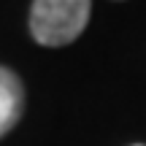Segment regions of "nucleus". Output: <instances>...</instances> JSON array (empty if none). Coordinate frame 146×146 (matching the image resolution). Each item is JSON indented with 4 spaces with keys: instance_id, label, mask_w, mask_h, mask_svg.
<instances>
[{
    "instance_id": "2",
    "label": "nucleus",
    "mask_w": 146,
    "mask_h": 146,
    "mask_svg": "<svg viewBox=\"0 0 146 146\" xmlns=\"http://www.w3.org/2000/svg\"><path fill=\"white\" fill-rule=\"evenodd\" d=\"M25 114V84L11 68L0 65V138L19 125Z\"/></svg>"
},
{
    "instance_id": "1",
    "label": "nucleus",
    "mask_w": 146,
    "mask_h": 146,
    "mask_svg": "<svg viewBox=\"0 0 146 146\" xmlns=\"http://www.w3.org/2000/svg\"><path fill=\"white\" fill-rule=\"evenodd\" d=\"M92 0H33L30 33L41 46H68L89 25Z\"/></svg>"
},
{
    "instance_id": "3",
    "label": "nucleus",
    "mask_w": 146,
    "mask_h": 146,
    "mask_svg": "<svg viewBox=\"0 0 146 146\" xmlns=\"http://www.w3.org/2000/svg\"><path fill=\"white\" fill-rule=\"evenodd\" d=\"M130 146H146V143H130Z\"/></svg>"
}]
</instances>
